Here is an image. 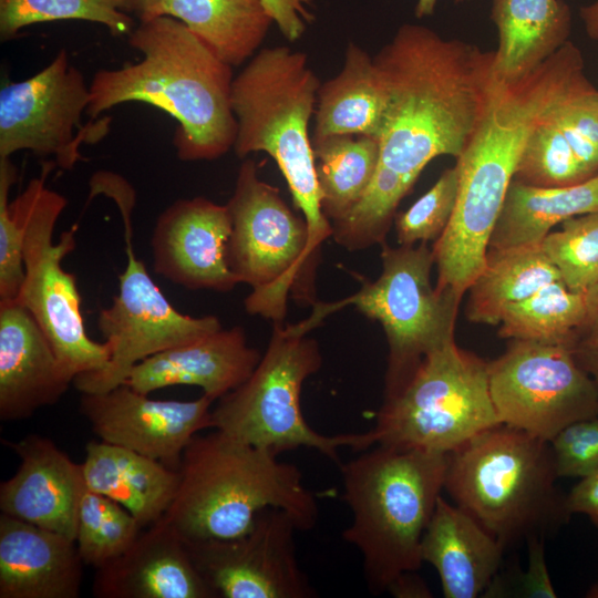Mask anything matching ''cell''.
<instances>
[{"label": "cell", "instance_id": "obj_22", "mask_svg": "<svg viewBox=\"0 0 598 598\" xmlns=\"http://www.w3.org/2000/svg\"><path fill=\"white\" fill-rule=\"evenodd\" d=\"M307 0H162L157 16L181 20L231 66L264 42L272 22L295 41L305 31ZM156 16V17H157Z\"/></svg>", "mask_w": 598, "mask_h": 598}, {"label": "cell", "instance_id": "obj_4", "mask_svg": "<svg viewBox=\"0 0 598 598\" xmlns=\"http://www.w3.org/2000/svg\"><path fill=\"white\" fill-rule=\"evenodd\" d=\"M178 474L175 497L162 519L184 539L241 536L269 507L288 513L299 530L317 524L318 503L296 465L217 430L193 437Z\"/></svg>", "mask_w": 598, "mask_h": 598}, {"label": "cell", "instance_id": "obj_41", "mask_svg": "<svg viewBox=\"0 0 598 598\" xmlns=\"http://www.w3.org/2000/svg\"><path fill=\"white\" fill-rule=\"evenodd\" d=\"M520 594L530 598H556L545 559L544 542L539 535L528 537V561L520 576Z\"/></svg>", "mask_w": 598, "mask_h": 598}, {"label": "cell", "instance_id": "obj_19", "mask_svg": "<svg viewBox=\"0 0 598 598\" xmlns=\"http://www.w3.org/2000/svg\"><path fill=\"white\" fill-rule=\"evenodd\" d=\"M2 442L20 464L0 484L1 513L75 540L79 509L87 491L82 463L37 434Z\"/></svg>", "mask_w": 598, "mask_h": 598}, {"label": "cell", "instance_id": "obj_14", "mask_svg": "<svg viewBox=\"0 0 598 598\" xmlns=\"http://www.w3.org/2000/svg\"><path fill=\"white\" fill-rule=\"evenodd\" d=\"M488 382L501 423L547 442L598 416V390L568 344L513 340L488 362Z\"/></svg>", "mask_w": 598, "mask_h": 598}, {"label": "cell", "instance_id": "obj_23", "mask_svg": "<svg viewBox=\"0 0 598 598\" xmlns=\"http://www.w3.org/2000/svg\"><path fill=\"white\" fill-rule=\"evenodd\" d=\"M260 358L259 351L248 346L243 328L220 329L142 360L125 383L145 394L173 385H195L217 401L243 384Z\"/></svg>", "mask_w": 598, "mask_h": 598}, {"label": "cell", "instance_id": "obj_18", "mask_svg": "<svg viewBox=\"0 0 598 598\" xmlns=\"http://www.w3.org/2000/svg\"><path fill=\"white\" fill-rule=\"evenodd\" d=\"M231 227L227 205L205 197L174 202L153 229L154 271L190 290H233L240 280L228 264Z\"/></svg>", "mask_w": 598, "mask_h": 598}, {"label": "cell", "instance_id": "obj_36", "mask_svg": "<svg viewBox=\"0 0 598 598\" xmlns=\"http://www.w3.org/2000/svg\"><path fill=\"white\" fill-rule=\"evenodd\" d=\"M540 245L570 290L585 293L598 282V212L564 220Z\"/></svg>", "mask_w": 598, "mask_h": 598}, {"label": "cell", "instance_id": "obj_49", "mask_svg": "<svg viewBox=\"0 0 598 598\" xmlns=\"http://www.w3.org/2000/svg\"><path fill=\"white\" fill-rule=\"evenodd\" d=\"M588 598H598V580L595 581L586 592Z\"/></svg>", "mask_w": 598, "mask_h": 598}, {"label": "cell", "instance_id": "obj_26", "mask_svg": "<svg viewBox=\"0 0 598 598\" xmlns=\"http://www.w3.org/2000/svg\"><path fill=\"white\" fill-rule=\"evenodd\" d=\"M82 466L87 489L121 504L142 528L163 518L179 482L178 470L101 440L86 444Z\"/></svg>", "mask_w": 598, "mask_h": 598}, {"label": "cell", "instance_id": "obj_27", "mask_svg": "<svg viewBox=\"0 0 598 598\" xmlns=\"http://www.w3.org/2000/svg\"><path fill=\"white\" fill-rule=\"evenodd\" d=\"M491 17L499 39V81L523 79L568 41L570 10L563 0H493Z\"/></svg>", "mask_w": 598, "mask_h": 598}, {"label": "cell", "instance_id": "obj_25", "mask_svg": "<svg viewBox=\"0 0 598 598\" xmlns=\"http://www.w3.org/2000/svg\"><path fill=\"white\" fill-rule=\"evenodd\" d=\"M505 545L475 518L439 497L420 545L437 571L445 598H475L493 582Z\"/></svg>", "mask_w": 598, "mask_h": 598}, {"label": "cell", "instance_id": "obj_28", "mask_svg": "<svg viewBox=\"0 0 598 598\" xmlns=\"http://www.w3.org/2000/svg\"><path fill=\"white\" fill-rule=\"evenodd\" d=\"M385 99L373 56L349 42L339 73L320 84L311 141L333 135H370L379 138Z\"/></svg>", "mask_w": 598, "mask_h": 598}, {"label": "cell", "instance_id": "obj_37", "mask_svg": "<svg viewBox=\"0 0 598 598\" xmlns=\"http://www.w3.org/2000/svg\"><path fill=\"white\" fill-rule=\"evenodd\" d=\"M460 174L455 166L446 168L435 184L408 210L395 217L399 245L435 241L447 227L453 215Z\"/></svg>", "mask_w": 598, "mask_h": 598}, {"label": "cell", "instance_id": "obj_3", "mask_svg": "<svg viewBox=\"0 0 598 598\" xmlns=\"http://www.w3.org/2000/svg\"><path fill=\"white\" fill-rule=\"evenodd\" d=\"M136 63L99 70L86 114L95 118L123 103L153 105L178 122L173 144L182 161H210L234 147L233 66L181 20L157 16L128 34Z\"/></svg>", "mask_w": 598, "mask_h": 598}, {"label": "cell", "instance_id": "obj_32", "mask_svg": "<svg viewBox=\"0 0 598 598\" xmlns=\"http://www.w3.org/2000/svg\"><path fill=\"white\" fill-rule=\"evenodd\" d=\"M585 293L554 281L504 311L498 334L513 340H527L570 346L586 321Z\"/></svg>", "mask_w": 598, "mask_h": 598}, {"label": "cell", "instance_id": "obj_5", "mask_svg": "<svg viewBox=\"0 0 598 598\" xmlns=\"http://www.w3.org/2000/svg\"><path fill=\"white\" fill-rule=\"evenodd\" d=\"M447 454L379 445L340 464L352 523L342 533L362 555L369 588L388 591L421 565L420 545L442 489Z\"/></svg>", "mask_w": 598, "mask_h": 598}, {"label": "cell", "instance_id": "obj_7", "mask_svg": "<svg viewBox=\"0 0 598 598\" xmlns=\"http://www.w3.org/2000/svg\"><path fill=\"white\" fill-rule=\"evenodd\" d=\"M557 478L549 442L499 423L447 454L444 489L506 546L567 520Z\"/></svg>", "mask_w": 598, "mask_h": 598}, {"label": "cell", "instance_id": "obj_31", "mask_svg": "<svg viewBox=\"0 0 598 598\" xmlns=\"http://www.w3.org/2000/svg\"><path fill=\"white\" fill-rule=\"evenodd\" d=\"M311 142L321 208L332 224L367 193L379 165L380 142L370 135H333Z\"/></svg>", "mask_w": 598, "mask_h": 598}, {"label": "cell", "instance_id": "obj_9", "mask_svg": "<svg viewBox=\"0 0 598 598\" xmlns=\"http://www.w3.org/2000/svg\"><path fill=\"white\" fill-rule=\"evenodd\" d=\"M226 205L233 225L228 264L240 282L251 287L246 311L282 323L289 295L315 306L320 256L310 248L308 225L277 187L259 178L255 161L241 163Z\"/></svg>", "mask_w": 598, "mask_h": 598}, {"label": "cell", "instance_id": "obj_34", "mask_svg": "<svg viewBox=\"0 0 598 598\" xmlns=\"http://www.w3.org/2000/svg\"><path fill=\"white\" fill-rule=\"evenodd\" d=\"M142 529L121 504L87 489L79 509L75 544L84 565L99 569L123 554Z\"/></svg>", "mask_w": 598, "mask_h": 598}, {"label": "cell", "instance_id": "obj_21", "mask_svg": "<svg viewBox=\"0 0 598 598\" xmlns=\"http://www.w3.org/2000/svg\"><path fill=\"white\" fill-rule=\"evenodd\" d=\"M97 598H215L183 538L163 519L143 528L114 560L95 569Z\"/></svg>", "mask_w": 598, "mask_h": 598}, {"label": "cell", "instance_id": "obj_12", "mask_svg": "<svg viewBox=\"0 0 598 598\" xmlns=\"http://www.w3.org/2000/svg\"><path fill=\"white\" fill-rule=\"evenodd\" d=\"M91 196L104 194L118 206L124 225L126 266L118 276V293L100 310L97 327L110 348V361L100 371L78 375L73 385L81 393H101L125 383L142 360L223 329L215 316L192 317L177 311L153 281L133 249L132 210L135 192L122 176L97 172Z\"/></svg>", "mask_w": 598, "mask_h": 598}, {"label": "cell", "instance_id": "obj_20", "mask_svg": "<svg viewBox=\"0 0 598 598\" xmlns=\"http://www.w3.org/2000/svg\"><path fill=\"white\" fill-rule=\"evenodd\" d=\"M72 383L32 315L16 300L0 301V419H28Z\"/></svg>", "mask_w": 598, "mask_h": 598}, {"label": "cell", "instance_id": "obj_11", "mask_svg": "<svg viewBox=\"0 0 598 598\" xmlns=\"http://www.w3.org/2000/svg\"><path fill=\"white\" fill-rule=\"evenodd\" d=\"M53 165L44 164L40 176L10 202L23 231L24 279L16 299L38 322L65 373L100 371L110 361V348L92 340L81 313L76 278L62 267L75 248V229L63 231L58 243L53 231L66 198L45 184Z\"/></svg>", "mask_w": 598, "mask_h": 598}, {"label": "cell", "instance_id": "obj_10", "mask_svg": "<svg viewBox=\"0 0 598 598\" xmlns=\"http://www.w3.org/2000/svg\"><path fill=\"white\" fill-rule=\"evenodd\" d=\"M499 423L488 362L452 340L427 353L402 388L384 398L371 433L377 445L448 454Z\"/></svg>", "mask_w": 598, "mask_h": 598}, {"label": "cell", "instance_id": "obj_13", "mask_svg": "<svg viewBox=\"0 0 598 598\" xmlns=\"http://www.w3.org/2000/svg\"><path fill=\"white\" fill-rule=\"evenodd\" d=\"M382 272L361 289L337 302L313 306L308 322L316 327L324 317L353 305L367 318L381 323L389 347L384 398L398 392L421 360L454 340L462 297L437 290L431 283L435 264L427 243L419 246L381 245Z\"/></svg>", "mask_w": 598, "mask_h": 598}, {"label": "cell", "instance_id": "obj_29", "mask_svg": "<svg viewBox=\"0 0 598 598\" xmlns=\"http://www.w3.org/2000/svg\"><path fill=\"white\" fill-rule=\"evenodd\" d=\"M595 212H598V174L561 187H539L513 179L487 250L540 243L557 224Z\"/></svg>", "mask_w": 598, "mask_h": 598}, {"label": "cell", "instance_id": "obj_24", "mask_svg": "<svg viewBox=\"0 0 598 598\" xmlns=\"http://www.w3.org/2000/svg\"><path fill=\"white\" fill-rule=\"evenodd\" d=\"M83 566L75 540L1 513L0 598H78Z\"/></svg>", "mask_w": 598, "mask_h": 598}, {"label": "cell", "instance_id": "obj_46", "mask_svg": "<svg viewBox=\"0 0 598 598\" xmlns=\"http://www.w3.org/2000/svg\"><path fill=\"white\" fill-rule=\"evenodd\" d=\"M580 18L590 39L598 41V0L580 9Z\"/></svg>", "mask_w": 598, "mask_h": 598}, {"label": "cell", "instance_id": "obj_35", "mask_svg": "<svg viewBox=\"0 0 598 598\" xmlns=\"http://www.w3.org/2000/svg\"><path fill=\"white\" fill-rule=\"evenodd\" d=\"M556 106L528 136L513 179L539 187H561L591 178L554 118Z\"/></svg>", "mask_w": 598, "mask_h": 598}, {"label": "cell", "instance_id": "obj_43", "mask_svg": "<svg viewBox=\"0 0 598 598\" xmlns=\"http://www.w3.org/2000/svg\"><path fill=\"white\" fill-rule=\"evenodd\" d=\"M570 348L577 363L598 390V328L579 331Z\"/></svg>", "mask_w": 598, "mask_h": 598}, {"label": "cell", "instance_id": "obj_33", "mask_svg": "<svg viewBox=\"0 0 598 598\" xmlns=\"http://www.w3.org/2000/svg\"><path fill=\"white\" fill-rule=\"evenodd\" d=\"M131 0H0V38L8 41L28 25L84 20L105 25L113 35L134 30Z\"/></svg>", "mask_w": 598, "mask_h": 598}, {"label": "cell", "instance_id": "obj_17", "mask_svg": "<svg viewBox=\"0 0 598 598\" xmlns=\"http://www.w3.org/2000/svg\"><path fill=\"white\" fill-rule=\"evenodd\" d=\"M215 401L156 400L126 383L101 393H82L80 411L96 436L178 470L182 455L199 432L212 429Z\"/></svg>", "mask_w": 598, "mask_h": 598}, {"label": "cell", "instance_id": "obj_39", "mask_svg": "<svg viewBox=\"0 0 598 598\" xmlns=\"http://www.w3.org/2000/svg\"><path fill=\"white\" fill-rule=\"evenodd\" d=\"M16 179L10 158H0V301L16 300L24 279L23 231L9 202Z\"/></svg>", "mask_w": 598, "mask_h": 598}, {"label": "cell", "instance_id": "obj_47", "mask_svg": "<svg viewBox=\"0 0 598 598\" xmlns=\"http://www.w3.org/2000/svg\"><path fill=\"white\" fill-rule=\"evenodd\" d=\"M132 12L140 21L147 20L157 16V9L162 0H131Z\"/></svg>", "mask_w": 598, "mask_h": 598}, {"label": "cell", "instance_id": "obj_16", "mask_svg": "<svg viewBox=\"0 0 598 598\" xmlns=\"http://www.w3.org/2000/svg\"><path fill=\"white\" fill-rule=\"evenodd\" d=\"M90 102V85L73 66L65 50L31 78L11 82L0 91V158L19 151L54 156L71 168L81 157L79 145L89 127L74 134Z\"/></svg>", "mask_w": 598, "mask_h": 598}, {"label": "cell", "instance_id": "obj_45", "mask_svg": "<svg viewBox=\"0 0 598 598\" xmlns=\"http://www.w3.org/2000/svg\"><path fill=\"white\" fill-rule=\"evenodd\" d=\"M585 300L587 315L581 330L598 328V282L585 292Z\"/></svg>", "mask_w": 598, "mask_h": 598}, {"label": "cell", "instance_id": "obj_40", "mask_svg": "<svg viewBox=\"0 0 598 598\" xmlns=\"http://www.w3.org/2000/svg\"><path fill=\"white\" fill-rule=\"evenodd\" d=\"M549 443L558 478H581L598 470V416L567 425Z\"/></svg>", "mask_w": 598, "mask_h": 598}, {"label": "cell", "instance_id": "obj_8", "mask_svg": "<svg viewBox=\"0 0 598 598\" xmlns=\"http://www.w3.org/2000/svg\"><path fill=\"white\" fill-rule=\"evenodd\" d=\"M301 323H274L267 350L250 377L217 400L212 429L276 455L299 447L319 451L339 465V450L374 444L365 433L324 435L306 421L300 404L303 382L322 364L318 342Z\"/></svg>", "mask_w": 598, "mask_h": 598}, {"label": "cell", "instance_id": "obj_42", "mask_svg": "<svg viewBox=\"0 0 598 598\" xmlns=\"http://www.w3.org/2000/svg\"><path fill=\"white\" fill-rule=\"evenodd\" d=\"M565 509L571 514L586 515L598 528V470L585 477L565 496Z\"/></svg>", "mask_w": 598, "mask_h": 598}, {"label": "cell", "instance_id": "obj_15", "mask_svg": "<svg viewBox=\"0 0 598 598\" xmlns=\"http://www.w3.org/2000/svg\"><path fill=\"white\" fill-rule=\"evenodd\" d=\"M299 530L285 511L264 509L252 527L227 539H184L195 568L215 598L315 597L295 544Z\"/></svg>", "mask_w": 598, "mask_h": 598}, {"label": "cell", "instance_id": "obj_30", "mask_svg": "<svg viewBox=\"0 0 598 598\" xmlns=\"http://www.w3.org/2000/svg\"><path fill=\"white\" fill-rule=\"evenodd\" d=\"M558 280L561 277L540 243L487 250L482 272L467 289L466 318L498 326L507 307Z\"/></svg>", "mask_w": 598, "mask_h": 598}, {"label": "cell", "instance_id": "obj_2", "mask_svg": "<svg viewBox=\"0 0 598 598\" xmlns=\"http://www.w3.org/2000/svg\"><path fill=\"white\" fill-rule=\"evenodd\" d=\"M584 75L581 52L567 41L523 79H496L489 109L456 159V205L432 247L437 290L463 297L482 272L491 235L528 136Z\"/></svg>", "mask_w": 598, "mask_h": 598}, {"label": "cell", "instance_id": "obj_44", "mask_svg": "<svg viewBox=\"0 0 598 598\" xmlns=\"http://www.w3.org/2000/svg\"><path fill=\"white\" fill-rule=\"evenodd\" d=\"M415 571L401 575L389 588L395 597L400 598H426L431 597V592L424 581L414 576Z\"/></svg>", "mask_w": 598, "mask_h": 598}, {"label": "cell", "instance_id": "obj_48", "mask_svg": "<svg viewBox=\"0 0 598 598\" xmlns=\"http://www.w3.org/2000/svg\"><path fill=\"white\" fill-rule=\"evenodd\" d=\"M437 0H417L415 7V16L417 18H423L434 13V9ZM457 2L463 0H456Z\"/></svg>", "mask_w": 598, "mask_h": 598}, {"label": "cell", "instance_id": "obj_38", "mask_svg": "<svg viewBox=\"0 0 598 598\" xmlns=\"http://www.w3.org/2000/svg\"><path fill=\"white\" fill-rule=\"evenodd\" d=\"M554 118L587 175H597L598 90L586 75L556 106Z\"/></svg>", "mask_w": 598, "mask_h": 598}, {"label": "cell", "instance_id": "obj_6", "mask_svg": "<svg viewBox=\"0 0 598 598\" xmlns=\"http://www.w3.org/2000/svg\"><path fill=\"white\" fill-rule=\"evenodd\" d=\"M320 81L303 52L286 45L260 49L234 78L231 107L239 158L264 152L277 164L301 212L311 250L320 256L332 227L321 208L309 124Z\"/></svg>", "mask_w": 598, "mask_h": 598}, {"label": "cell", "instance_id": "obj_1", "mask_svg": "<svg viewBox=\"0 0 598 598\" xmlns=\"http://www.w3.org/2000/svg\"><path fill=\"white\" fill-rule=\"evenodd\" d=\"M373 62L385 99L380 159L352 216L382 233L424 167L443 155L457 159L473 138L492 103L495 51L406 23Z\"/></svg>", "mask_w": 598, "mask_h": 598}]
</instances>
